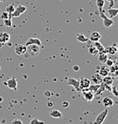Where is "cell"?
Wrapping results in <instances>:
<instances>
[{
	"instance_id": "1",
	"label": "cell",
	"mask_w": 118,
	"mask_h": 124,
	"mask_svg": "<svg viewBox=\"0 0 118 124\" xmlns=\"http://www.w3.org/2000/svg\"><path fill=\"white\" fill-rule=\"evenodd\" d=\"M40 48L38 45H28L26 46V52L24 53V58H34L39 54Z\"/></svg>"
},
{
	"instance_id": "2",
	"label": "cell",
	"mask_w": 118,
	"mask_h": 124,
	"mask_svg": "<svg viewBox=\"0 0 118 124\" xmlns=\"http://www.w3.org/2000/svg\"><path fill=\"white\" fill-rule=\"evenodd\" d=\"M100 17L103 19V25L106 28H110L114 24V21L112 20V18H109L107 16H106L104 13V11H100Z\"/></svg>"
},
{
	"instance_id": "3",
	"label": "cell",
	"mask_w": 118,
	"mask_h": 124,
	"mask_svg": "<svg viewBox=\"0 0 118 124\" xmlns=\"http://www.w3.org/2000/svg\"><path fill=\"white\" fill-rule=\"evenodd\" d=\"M81 93H82L83 99L85 101H86V102H91L94 99L95 93L91 90H89V89H84V90L81 91Z\"/></svg>"
},
{
	"instance_id": "4",
	"label": "cell",
	"mask_w": 118,
	"mask_h": 124,
	"mask_svg": "<svg viewBox=\"0 0 118 124\" xmlns=\"http://www.w3.org/2000/svg\"><path fill=\"white\" fill-rule=\"evenodd\" d=\"M107 114H108V110L107 109L103 110V111H102L97 116V117H96V120L94 121L93 124H102V123H103V122L105 121V119H106Z\"/></svg>"
},
{
	"instance_id": "5",
	"label": "cell",
	"mask_w": 118,
	"mask_h": 124,
	"mask_svg": "<svg viewBox=\"0 0 118 124\" xmlns=\"http://www.w3.org/2000/svg\"><path fill=\"white\" fill-rule=\"evenodd\" d=\"M80 82V92H81L84 89H86L91 85V81L87 78H85L83 77H81L79 79Z\"/></svg>"
},
{
	"instance_id": "6",
	"label": "cell",
	"mask_w": 118,
	"mask_h": 124,
	"mask_svg": "<svg viewBox=\"0 0 118 124\" xmlns=\"http://www.w3.org/2000/svg\"><path fill=\"white\" fill-rule=\"evenodd\" d=\"M7 86L9 88L13 89L15 92H17V86H18V81H17L16 78L12 77L8 79L7 81Z\"/></svg>"
},
{
	"instance_id": "7",
	"label": "cell",
	"mask_w": 118,
	"mask_h": 124,
	"mask_svg": "<svg viewBox=\"0 0 118 124\" xmlns=\"http://www.w3.org/2000/svg\"><path fill=\"white\" fill-rule=\"evenodd\" d=\"M67 85L72 86L73 87H75V90L80 92V82L79 79H76L75 78H70L67 79Z\"/></svg>"
},
{
	"instance_id": "8",
	"label": "cell",
	"mask_w": 118,
	"mask_h": 124,
	"mask_svg": "<svg viewBox=\"0 0 118 124\" xmlns=\"http://www.w3.org/2000/svg\"><path fill=\"white\" fill-rule=\"evenodd\" d=\"M26 7L24 6V5H18L17 8H15L14 13H12V18L13 17H19L22 13H24L26 11Z\"/></svg>"
},
{
	"instance_id": "9",
	"label": "cell",
	"mask_w": 118,
	"mask_h": 124,
	"mask_svg": "<svg viewBox=\"0 0 118 124\" xmlns=\"http://www.w3.org/2000/svg\"><path fill=\"white\" fill-rule=\"evenodd\" d=\"M14 52L17 55H24L26 52V46L23 44H17L14 47Z\"/></svg>"
},
{
	"instance_id": "10",
	"label": "cell",
	"mask_w": 118,
	"mask_h": 124,
	"mask_svg": "<svg viewBox=\"0 0 118 124\" xmlns=\"http://www.w3.org/2000/svg\"><path fill=\"white\" fill-rule=\"evenodd\" d=\"M25 46H28V45H38L40 47L41 46V41L40 39H39L38 38H29L27 41H26Z\"/></svg>"
},
{
	"instance_id": "11",
	"label": "cell",
	"mask_w": 118,
	"mask_h": 124,
	"mask_svg": "<svg viewBox=\"0 0 118 124\" xmlns=\"http://www.w3.org/2000/svg\"><path fill=\"white\" fill-rule=\"evenodd\" d=\"M104 53H106V54H110V55H115L116 53H117V47L116 43H114L112 46H110V47H107L105 48Z\"/></svg>"
},
{
	"instance_id": "12",
	"label": "cell",
	"mask_w": 118,
	"mask_h": 124,
	"mask_svg": "<svg viewBox=\"0 0 118 124\" xmlns=\"http://www.w3.org/2000/svg\"><path fill=\"white\" fill-rule=\"evenodd\" d=\"M102 79L103 78L98 73H95L91 76V81L94 84H100L102 83Z\"/></svg>"
},
{
	"instance_id": "13",
	"label": "cell",
	"mask_w": 118,
	"mask_h": 124,
	"mask_svg": "<svg viewBox=\"0 0 118 124\" xmlns=\"http://www.w3.org/2000/svg\"><path fill=\"white\" fill-rule=\"evenodd\" d=\"M10 40V35L7 33H0V43L3 44L8 43Z\"/></svg>"
},
{
	"instance_id": "14",
	"label": "cell",
	"mask_w": 118,
	"mask_h": 124,
	"mask_svg": "<svg viewBox=\"0 0 118 124\" xmlns=\"http://www.w3.org/2000/svg\"><path fill=\"white\" fill-rule=\"evenodd\" d=\"M98 74H100L102 78L106 77V76H108L109 75V68H107V66H102L101 68L99 69V71L97 72Z\"/></svg>"
},
{
	"instance_id": "15",
	"label": "cell",
	"mask_w": 118,
	"mask_h": 124,
	"mask_svg": "<svg viewBox=\"0 0 118 124\" xmlns=\"http://www.w3.org/2000/svg\"><path fill=\"white\" fill-rule=\"evenodd\" d=\"M102 103H103L104 106L106 107V108H111L114 104V102H113V100H112V98H109V97H106V98H104L103 100H102Z\"/></svg>"
},
{
	"instance_id": "16",
	"label": "cell",
	"mask_w": 118,
	"mask_h": 124,
	"mask_svg": "<svg viewBox=\"0 0 118 124\" xmlns=\"http://www.w3.org/2000/svg\"><path fill=\"white\" fill-rule=\"evenodd\" d=\"M101 38V35H100V33H98V32H92L90 36V40L91 42H93V43H95V42H98L100 39Z\"/></svg>"
},
{
	"instance_id": "17",
	"label": "cell",
	"mask_w": 118,
	"mask_h": 124,
	"mask_svg": "<svg viewBox=\"0 0 118 124\" xmlns=\"http://www.w3.org/2000/svg\"><path fill=\"white\" fill-rule=\"evenodd\" d=\"M113 78L110 77V76H106L102 79V83L106 86H109V87H111V85L113 84Z\"/></svg>"
},
{
	"instance_id": "18",
	"label": "cell",
	"mask_w": 118,
	"mask_h": 124,
	"mask_svg": "<svg viewBox=\"0 0 118 124\" xmlns=\"http://www.w3.org/2000/svg\"><path fill=\"white\" fill-rule=\"evenodd\" d=\"M49 115H50L52 117H54V118H61L62 117L61 112L59 111V110H57V109L52 110V111L49 112Z\"/></svg>"
},
{
	"instance_id": "19",
	"label": "cell",
	"mask_w": 118,
	"mask_h": 124,
	"mask_svg": "<svg viewBox=\"0 0 118 124\" xmlns=\"http://www.w3.org/2000/svg\"><path fill=\"white\" fill-rule=\"evenodd\" d=\"M109 58H108V54L105 53H99V61H100L101 63H106V60Z\"/></svg>"
},
{
	"instance_id": "20",
	"label": "cell",
	"mask_w": 118,
	"mask_h": 124,
	"mask_svg": "<svg viewBox=\"0 0 118 124\" xmlns=\"http://www.w3.org/2000/svg\"><path fill=\"white\" fill-rule=\"evenodd\" d=\"M96 47V48L98 50V53H104V50H105V47H103V45L100 43V42H95L94 44H93Z\"/></svg>"
},
{
	"instance_id": "21",
	"label": "cell",
	"mask_w": 118,
	"mask_h": 124,
	"mask_svg": "<svg viewBox=\"0 0 118 124\" xmlns=\"http://www.w3.org/2000/svg\"><path fill=\"white\" fill-rule=\"evenodd\" d=\"M107 13H108V14H109L110 18H112L118 14V9L117 8H108Z\"/></svg>"
},
{
	"instance_id": "22",
	"label": "cell",
	"mask_w": 118,
	"mask_h": 124,
	"mask_svg": "<svg viewBox=\"0 0 118 124\" xmlns=\"http://www.w3.org/2000/svg\"><path fill=\"white\" fill-rule=\"evenodd\" d=\"M76 39L78 41L81 42V43H87V42H88V39H87L84 34H77Z\"/></svg>"
},
{
	"instance_id": "23",
	"label": "cell",
	"mask_w": 118,
	"mask_h": 124,
	"mask_svg": "<svg viewBox=\"0 0 118 124\" xmlns=\"http://www.w3.org/2000/svg\"><path fill=\"white\" fill-rule=\"evenodd\" d=\"M96 6H97L99 11L103 10V7L105 5V0H96Z\"/></svg>"
},
{
	"instance_id": "24",
	"label": "cell",
	"mask_w": 118,
	"mask_h": 124,
	"mask_svg": "<svg viewBox=\"0 0 118 124\" xmlns=\"http://www.w3.org/2000/svg\"><path fill=\"white\" fill-rule=\"evenodd\" d=\"M14 9H15V7L14 6V4H9L6 7V8H5V11H6L8 13H9V14H12V13H14Z\"/></svg>"
},
{
	"instance_id": "25",
	"label": "cell",
	"mask_w": 118,
	"mask_h": 124,
	"mask_svg": "<svg viewBox=\"0 0 118 124\" xmlns=\"http://www.w3.org/2000/svg\"><path fill=\"white\" fill-rule=\"evenodd\" d=\"M89 53L92 55H96L99 53L98 50L96 48V47H95L94 45H91V47H89Z\"/></svg>"
},
{
	"instance_id": "26",
	"label": "cell",
	"mask_w": 118,
	"mask_h": 124,
	"mask_svg": "<svg viewBox=\"0 0 118 124\" xmlns=\"http://www.w3.org/2000/svg\"><path fill=\"white\" fill-rule=\"evenodd\" d=\"M99 87H100V84L90 85V86H89V87H88L87 89H89V90H91V92H93L94 93H96V92L97 91V89L99 88Z\"/></svg>"
},
{
	"instance_id": "27",
	"label": "cell",
	"mask_w": 118,
	"mask_h": 124,
	"mask_svg": "<svg viewBox=\"0 0 118 124\" xmlns=\"http://www.w3.org/2000/svg\"><path fill=\"white\" fill-rule=\"evenodd\" d=\"M1 18L2 19H8V18H12V15L8 13L6 11L5 12H3L1 13Z\"/></svg>"
},
{
	"instance_id": "28",
	"label": "cell",
	"mask_w": 118,
	"mask_h": 124,
	"mask_svg": "<svg viewBox=\"0 0 118 124\" xmlns=\"http://www.w3.org/2000/svg\"><path fill=\"white\" fill-rule=\"evenodd\" d=\"M29 124H45V122L40 121V120H39L38 118L35 117L30 121Z\"/></svg>"
},
{
	"instance_id": "29",
	"label": "cell",
	"mask_w": 118,
	"mask_h": 124,
	"mask_svg": "<svg viewBox=\"0 0 118 124\" xmlns=\"http://www.w3.org/2000/svg\"><path fill=\"white\" fill-rule=\"evenodd\" d=\"M117 64H113L112 66H111V68L109 69V72H111V73H115L117 74Z\"/></svg>"
},
{
	"instance_id": "30",
	"label": "cell",
	"mask_w": 118,
	"mask_h": 124,
	"mask_svg": "<svg viewBox=\"0 0 118 124\" xmlns=\"http://www.w3.org/2000/svg\"><path fill=\"white\" fill-rule=\"evenodd\" d=\"M4 25L7 27V28H10L12 26V19L11 18H8V19H4Z\"/></svg>"
},
{
	"instance_id": "31",
	"label": "cell",
	"mask_w": 118,
	"mask_h": 124,
	"mask_svg": "<svg viewBox=\"0 0 118 124\" xmlns=\"http://www.w3.org/2000/svg\"><path fill=\"white\" fill-rule=\"evenodd\" d=\"M111 90L112 94H113L114 96H115V97H117V96H118V94H117V87H115V86H113V87H112V86H111Z\"/></svg>"
},
{
	"instance_id": "32",
	"label": "cell",
	"mask_w": 118,
	"mask_h": 124,
	"mask_svg": "<svg viewBox=\"0 0 118 124\" xmlns=\"http://www.w3.org/2000/svg\"><path fill=\"white\" fill-rule=\"evenodd\" d=\"M105 64H106V66H107V67H111V66H112L114 64V62L111 60V59L108 58L107 60H106V63H105Z\"/></svg>"
},
{
	"instance_id": "33",
	"label": "cell",
	"mask_w": 118,
	"mask_h": 124,
	"mask_svg": "<svg viewBox=\"0 0 118 124\" xmlns=\"http://www.w3.org/2000/svg\"><path fill=\"white\" fill-rule=\"evenodd\" d=\"M12 124H23V122L20 119L16 118V119H14L12 121Z\"/></svg>"
},
{
	"instance_id": "34",
	"label": "cell",
	"mask_w": 118,
	"mask_h": 124,
	"mask_svg": "<svg viewBox=\"0 0 118 124\" xmlns=\"http://www.w3.org/2000/svg\"><path fill=\"white\" fill-rule=\"evenodd\" d=\"M45 97H47V98H49V97L51 96V93H50L49 91L45 92Z\"/></svg>"
},
{
	"instance_id": "35",
	"label": "cell",
	"mask_w": 118,
	"mask_h": 124,
	"mask_svg": "<svg viewBox=\"0 0 118 124\" xmlns=\"http://www.w3.org/2000/svg\"><path fill=\"white\" fill-rule=\"evenodd\" d=\"M62 106H63V108H67V107L69 106V102H63Z\"/></svg>"
},
{
	"instance_id": "36",
	"label": "cell",
	"mask_w": 118,
	"mask_h": 124,
	"mask_svg": "<svg viewBox=\"0 0 118 124\" xmlns=\"http://www.w3.org/2000/svg\"><path fill=\"white\" fill-rule=\"evenodd\" d=\"M73 70H74V71H75V72H77V71H79V70H80V68L77 65H75V66H73Z\"/></svg>"
},
{
	"instance_id": "37",
	"label": "cell",
	"mask_w": 118,
	"mask_h": 124,
	"mask_svg": "<svg viewBox=\"0 0 118 124\" xmlns=\"http://www.w3.org/2000/svg\"><path fill=\"white\" fill-rule=\"evenodd\" d=\"M109 3H110V4H109V8H111L113 7V5H114V0H112V1L109 2Z\"/></svg>"
},
{
	"instance_id": "38",
	"label": "cell",
	"mask_w": 118,
	"mask_h": 124,
	"mask_svg": "<svg viewBox=\"0 0 118 124\" xmlns=\"http://www.w3.org/2000/svg\"><path fill=\"white\" fill-rule=\"evenodd\" d=\"M47 105H48V107H49V108H50V107H53V106H54V102H47Z\"/></svg>"
},
{
	"instance_id": "39",
	"label": "cell",
	"mask_w": 118,
	"mask_h": 124,
	"mask_svg": "<svg viewBox=\"0 0 118 124\" xmlns=\"http://www.w3.org/2000/svg\"><path fill=\"white\" fill-rule=\"evenodd\" d=\"M3 43H0V48H1V47H3Z\"/></svg>"
},
{
	"instance_id": "40",
	"label": "cell",
	"mask_w": 118,
	"mask_h": 124,
	"mask_svg": "<svg viewBox=\"0 0 118 124\" xmlns=\"http://www.w3.org/2000/svg\"><path fill=\"white\" fill-rule=\"evenodd\" d=\"M2 101H3V98H1V97H0V102H2Z\"/></svg>"
},
{
	"instance_id": "41",
	"label": "cell",
	"mask_w": 118,
	"mask_h": 124,
	"mask_svg": "<svg viewBox=\"0 0 118 124\" xmlns=\"http://www.w3.org/2000/svg\"><path fill=\"white\" fill-rule=\"evenodd\" d=\"M106 1H108V2H111V1H112V0H106Z\"/></svg>"
},
{
	"instance_id": "42",
	"label": "cell",
	"mask_w": 118,
	"mask_h": 124,
	"mask_svg": "<svg viewBox=\"0 0 118 124\" xmlns=\"http://www.w3.org/2000/svg\"><path fill=\"white\" fill-rule=\"evenodd\" d=\"M0 69H1V68H0Z\"/></svg>"
}]
</instances>
